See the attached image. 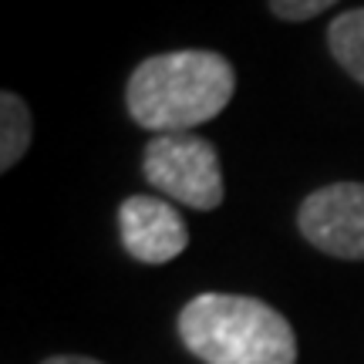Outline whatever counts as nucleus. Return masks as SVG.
<instances>
[{
	"label": "nucleus",
	"mask_w": 364,
	"mask_h": 364,
	"mask_svg": "<svg viewBox=\"0 0 364 364\" xmlns=\"http://www.w3.org/2000/svg\"><path fill=\"white\" fill-rule=\"evenodd\" d=\"M338 0H270V11L280 17V21H290V24H300V21H311L317 14H324L327 7H334Z\"/></svg>",
	"instance_id": "6e6552de"
},
{
	"label": "nucleus",
	"mask_w": 364,
	"mask_h": 364,
	"mask_svg": "<svg viewBox=\"0 0 364 364\" xmlns=\"http://www.w3.org/2000/svg\"><path fill=\"white\" fill-rule=\"evenodd\" d=\"M142 172L149 186L189 209H216L223 203V166L216 145L179 132L152 135L145 145Z\"/></svg>",
	"instance_id": "7ed1b4c3"
},
{
	"label": "nucleus",
	"mask_w": 364,
	"mask_h": 364,
	"mask_svg": "<svg viewBox=\"0 0 364 364\" xmlns=\"http://www.w3.org/2000/svg\"><path fill=\"white\" fill-rule=\"evenodd\" d=\"M304 240L327 257L364 260V182H331L314 189L297 213Z\"/></svg>",
	"instance_id": "20e7f679"
},
{
	"label": "nucleus",
	"mask_w": 364,
	"mask_h": 364,
	"mask_svg": "<svg viewBox=\"0 0 364 364\" xmlns=\"http://www.w3.org/2000/svg\"><path fill=\"white\" fill-rule=\"evenodd\" d=\"M122 247L139 263H169L189 247V226L179 209L159 196H129L118 206Z\"/></svg>",
	"instance_id": "39448f33"
},
{
	"label": "nucleus",
	"mask_w": 364,
	"mask_h": 364,
	"mask_svg": "<svg viewBox=\"0 0 364 364\" xmlns=\"http://www.w3.org/2000/svg\"><path fill=\"white\" fill-rule=\"evenodd\" d=\"M179 341L203 364H297V334L280 311L243 294H199L179 311Z\"/></svg>",
	"instance_id": "f03ea898"
},
{
	"label": "nucleus",
	"mask_w": 364,
	"mask_h": 364,
	"mask_svg": "<svg viewBox=\"0 0 364 364\" xmlns=\"http://www.w3.org/2000/svg\"><path fill=\"white\" fill-rule=\"evenodd\" d=\"M41 364H105V361H95V358H81V354H54V358H44Z\"/></svg>",
	"instance_id": "1a4fd4ad"
},
{
	"label": "nucleus",
	"mask_w": 364,
	"mask_h": 364,
	"mask_svg": "<svg viewBox=\"0 0 364 364\" xmlns=\"http://www.w3.org/2000/svg\"><path fill=\"white\" fill-rule=\"evenodd\" d=\"M236 91L233 65L216 51H166L145 58L125 85L135 125L156 135H179L206 125Z\"/></svg>",
	"instance_id": "f257e3e1"
},
{
	"label": "nucleus",
	"mask_w": 364,
	"mask_h": 364,
	"mask_svg": "<svg viewBox=\"0 0 364 364\" xmlns=\"http://www.w3.org/2000/svg\"><path fill=\"white\" fill-rule=\"evenodd\" d=\"M327 44L331 54L354 81L364 85V7L338 14L327 27Z\"/></svg>",
	"instance_id": "0eeeda50"
},
{
	"label": "nucleus",
	"mask_w": 364,
	"mask_h": 364,
	"mask_svg": "<svg viewBox=\"0 0 364 364\" xmlns=\"http://www.w3.org/2000/svg\"><path fill=\"white\" fill-rule=\"evenodd\" d=\"M31 135L34 125H31L27 102L14 91H4L0 95V169L11 172L24 159V152L31 149Z\"/></svg>",
	"instance_id": "423d86ee"
}]
</instances>
